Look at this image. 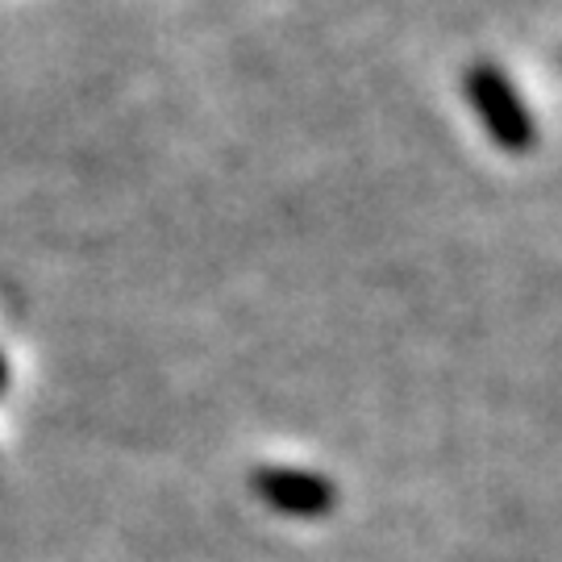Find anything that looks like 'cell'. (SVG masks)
Returning a JSON list of instances; mask_svg holds the SVG:
<instances>
[{"label": "cell", "instance_id": "obj_1", "mask_svg": "<svg viewBox=\"0 0 562 562\" xmlns=\"http://www.w3.org/2000/svg\"><path fill=\"white\" fill-rule=\"evenodd\" d=\"M467 101L475 109V117L483 121V130L492 134V142L508 150V155H529L538 142V125L525 97L517 92V83L504 76V67L496 63H471L467 67Z\"/></svg>", "mask_w": 562, "mask_h": 562}, {"label": "cell", "instance_id": "obj_2", "mask_svg": "<svg viewBox=\"0 0 562 562\" xmlns=\"http://www.w3.org/2000/svg\"><path fill=\"white\" fill-rule=\"evenodd\" d=\"M250 483L267 508H276L283 517H301V521L329 517L338 504V487L317 471H301V467H259Z\"/></svg>", "mask_w": 562, "mask_h": 562}, {"label": "cell", "instance_id": "obj_3", "mask_svg": "<svg viewBox=\"0 0 562 562\" xmlns=\"http://www.w3.org/2000/svg\"><path fill=\"white\" fill-rule=\"evenodd\" d=\"M9 387V362H4V355H0V392Z\"/></svg>", "mask_w": 562, "mask_h": 562}]
</instances>
